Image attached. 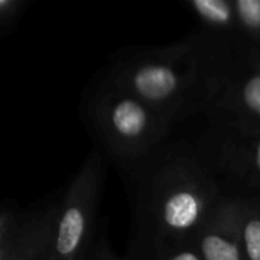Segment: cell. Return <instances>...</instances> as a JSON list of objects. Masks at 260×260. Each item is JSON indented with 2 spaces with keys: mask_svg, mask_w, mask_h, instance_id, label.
Returning a JSON list of instances; mask_svg holds the SVG:
<instances>
[{
  "mask_svg": "<svg viewBox=\"0 0 260 260\" xmlns=\"http://www.w3.org/2000/svg\"><path fill=\"white\" fill-rule=\"evenodd\" d=\"M133 175V227L125 260H148L193 241L227 197L198 154L160 148Z\"/></svg>",
  "mask_w": 260,
  "mask_h": 260,
  "instance_id": "cell-1",
  "label": "cell"
},
{
  "mask_svg": "<svg viewBox=\"0 0 260 260\" xmlns=\"http://www.w3.org/2000/svg\"><path fill=\"white\" fill-rule=\"evenodd\" d=\"M101 78L174 123L195 111H204L201 32L166 46L122 49L108 61Z\"/></svg>",
  "mask_w": 260,
  "mask_h": 260,
  "instance_id": "cell-2",
  "label": "cell"
},
{
  "mask_svg": "<svg viewBox=\"0 0 260 260\" xmlns=\"http://www.w3.org/2000/svg\"><path fill=\"white\" fill-rule=\"evenodd\" d=\"M204 61V111L215 131L260 129V46L235 34L200 30Z\"/></svg>",
  "mask_w": 260,
  "mask_h": 260,
  "instance_id": "cell-3",
  "label": "cell"
},
{
  "mask_svg": "<svg viewBox=\"0 0 260 260\" xmlns=\"http://www.w3.org/2000/svg\"><path fill=\"white\" fill-rule=\"evenodd\" d=\"M85 117L104 151L129 171L163 148L174 122L102 78L85 99Z\"/></svg>",
  "mask_w": 260,
  "mask_h": 260,
  "instance_id": "cell-4",
  "label": "cell"
},
{
  "mask_svg": "<svg viewBox=\"0 0 260 260\" xmlns=\"http://www.w3.org/2000/svg\"><path fill=\"white\" fill-rule=\"evenodd\" d=\"M104 160L91 151L56 204L50 236L52 260H88L98 239Z\"/></svg>",
  "mask_w": 260,
  "mask_h": 260,
  "instance_id": "cell-5",
  "label": "cell"
},
{
  "mask_svg": "<svg viewBox=\"0 0 260 260\" xmlns=\"http://www.w3.org/2000/svg\"><path fill=\"white\" fill-rule=\"evenodd\" d=\"M218 134L213 146L207 148L201 160L222 187L229 183L235 190L232 197L260 192V129L251 133Z\"/></svg>",
  "mask_w": 260,
  "mask_h": 260,
  "instance_id": "cell-6",
  "label": "cell"
},
{
  "mask_svg": "<svg viewBox=\"0 0 260 260\" xmlns=\"http://www.w3.org/2000/svg\"><path fill=\"white\" fill-rule=\"evenodd\" d=\"M201 260H242L235 198L224 197L195 236Z\"/></svg>",
  "mask_w": 260,
  "mask_h": 260,
  "instance_id": "cell-7",
  "label": "cell"
},
{
  "mask_svg": "<svg viewBox=\"0 0 260 260\" xmlns=\"http://www.w3.org/2000/svg\"><path fill=\"white\" fill-rule=\"evenodd\" d=\"M56 204H47L21 216L9 260H52L50 236Z\"/></svg>",
  "mask_w": 260,
  "mask_h": 260,
  "instance_id": "cell-8",
  "label": "cell"
},
{
  "mask_svg": "<svg viewBox=\"0 0 260 260\" xmlns=\"http://www.w3.org/2000/svg\"><path fill=\"white\" fill-rule=\"evenodd\" d=\"M242 260H260V210L248 197H233Z\"/></svg>",
  "mask_w": 260,
  "mask_h": 260,
  "instance_id": "cell-9",
  "label": "cell"
},
{
  "mask_svg": "<svg viewBox=\"0 0 260 260\" xmlns=\"http://www.w3.org/2000/svg\"><path fill=\"white\" fill-rule=\"evenodd\" d=\"M187 8L201 23L203 30L215 34H233L235 18L232 0H190Z\"/></svg>",
  "mask_w": 260,
  "mask_h": 260,
  "instance_id": "cell-10",
  "label": "cell"
},
{
  "mask_svg": "<svg viewBox=\"0 0 260 260\" xmlns=\"http://www.w3.org/2000/svg\"><path fill=\"white\" fill-rule=\"evenodd\" d=\"M235 35L260 46V0H232Z\"/></svg>",
  "mask_w": 260,
  "mask_h": 260,
  "instance_id": "cell-11",
  "label": "cell"
},
{
  "mask_svg": "<svg viewBox=\"0 0 260 260\" xmlns=\"http://www.w3.org/2000/svg\"><path fill=\"white\" fill-rule=\"evenodd\" d=\"M20 222L21 216H18L14 209H0V260H9Z\"/></svg>",
  "mask_w": 260,
  "mask_h": 260,
  "instance_id": "cell-12",
  "label": "cell"
},
{
  "mask_svg": "<svg viewBox=\"0 0 260 260\" xmlns=\"http://www.w3.org/2000/svg\"><path fill=\"white\" fill-rule=\"evenodd\" d=\"M148 260H201V256L198 253L195 241H189L160 251Z\"/></svg>",
  "mask_w": 260,
  "mask_h": 260,
  "instance_id": "cell-13",
  "label": "cell"
},
{
  "mask_svg": "<svg viewBox=\"0 0 260 260\" xmlns=\"http://www.w3.org/2000/svg\"><path fill=\"white\" fill-rule=\"evenodd\" d=\"M88 260H125L123 257H119L111 245H110V241L105 235V232L102 230L99 235H98V239H96V244L93 247V251L90 254Z\"/></svg>",
  "mask_w": 260,
  "mask_h": 260,
  "instance_id": "cell-14",
  "label": "cell"
},
{
  "mask_svg": "<svg viewBox=\"0 0 260 260\" xmlns=\"http://www.w3.org/2000/svg\"><path fill=\"white\" fill-rule=\"evenodd\" d=\"M242 197H248V198L256 204V207L260 210V192H257V193H251V195H242Z\"/></svg>",
  "mask_w": 260,
  "mask_h": 260,
  "instance_id": "cell-15",
  "label": "cell"
},
{
  "mask_svg": "<svg viewBox=\"0 0 260 260\" xmlns=\"http://www.w3.org/2000/svg\"><path fill=\"white\" fill-rule=\"evenodd\" d=\"M2 35H5V34H3V32H0V37H2Z\"/></svg>",
  "mask_w": 260,
  "mask_h": 260,
  "instance_id": "cell-16",
  "label": "cell"
}]
</instances>
